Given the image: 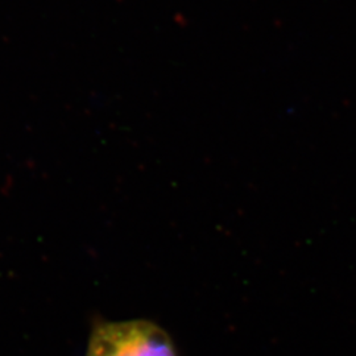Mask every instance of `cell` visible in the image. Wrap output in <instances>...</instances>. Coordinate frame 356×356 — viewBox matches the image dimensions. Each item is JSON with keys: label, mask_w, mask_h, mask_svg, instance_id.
I'll use <instances>...</instances> for the list:
<instances>
[{"label": "cell", "mask_w": 356, "mask_h": 356, "mask_svg": "<svg viewBox=\"0 0 356 356\" xmlns=\"http://www.w3.org/2000/svg\"><path fill=\"white\" fill-rule=\"evenodd\" d=\"M85 356H178L170 335L145 319L103 322L90 335Z\"/></svg>", "instance_id": "6da1fadb"}]
</instances>
